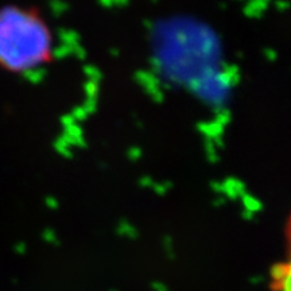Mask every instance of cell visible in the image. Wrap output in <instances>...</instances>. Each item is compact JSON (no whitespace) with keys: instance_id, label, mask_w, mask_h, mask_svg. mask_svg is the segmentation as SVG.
Masks as SVG:
<instances>
[{"instance_id":"obj_2","label":"cell","mask_w":291,"mask_h":291,"mask_svg":"<svg viewBox=\"0 0 291 291\" xmlns=\"http://www.w3.org/2000/svg\"><path fill=\"white\" fill-rule=\"evenodd\" d=\"M270 291H291V213L284 225V249L270 271Z\"/></svg>"},{"instance_id":"obj_1","label":"cell","mask_w":291,"mask_h":291,"mask_svg":"<svg viewBox=\"0 0 291 291\" xmlns=\"http://www.w3.org/2000/svg\"><path fill=\"white\" fill-rule=\"evenodd\" d=\"M54 35L41 11L34 7H0V70L11 74L34 73L54 57Z\"/></svg>"}]
</instances>
